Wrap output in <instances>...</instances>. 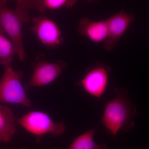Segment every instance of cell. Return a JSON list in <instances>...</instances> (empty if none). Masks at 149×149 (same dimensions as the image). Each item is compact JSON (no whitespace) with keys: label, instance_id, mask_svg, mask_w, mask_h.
Here are the masks:
<instances>
[{"label":"cell","instance_id":"obj_2","mask_svg":"<svg viewBox=\"0 0 149 149\" xmlns=\"http://www.w3.org/2000/svg\"><path fill=\"white\" fill-rule=\"evenodd\" d=\"M34 1H17L15 8L8 6L7 1L0 0V25L7 33L16 48L17 55L21 61L26 58L23 44L22 28L25 22L29 21V13L33 8Z\"/></svg>","mask_w":149,"mask_h":149},{"label":"cell","instance_id":"obj_13","mask_svg":"<svg viewBox=\"0 0 149 149\" xmlns=\"http://www.w3.org/2000/svg\"><path fill=\"white\" fill-rule=\"evenodd\" d=\"M3 33H0V64L5 67L11 65L17 52L13 43L4 35Z\"/></svg>","mask_w":149,"mask_h":149},{"label":"cell","instance_id":"obj_12","mask_svg":"<svg viewBox=\"0 0 149 149\" xmlns=\"http://www.w3.org/2000/svg\"><path fill=\"white\" fill-rule=\"evenodd\" d=\"M77 2L75 0H37L34 1L33 8L39 12L43 13L47 10L71 8Z\"/></svg>","mask_w":149,"mask_h":149},{"label":"cell","instance_id":"obj_7","mask_svg":"<svg viewBox=\"0 0 149 149\" xmlns=\"http://www.w3.org/2000/svg\"><path fill=\"white\" fill-rule=\"evenodd\" d=\"M30 29L41 43L48 48H56L63 42L62 32L56 22L45 15L33 17Z\"/></svg>","mask_w":149,"mask_h":149},{"label":"cell","instance_id":"obj_10","mask_svg":"<svg viewBox=\"0 0 149 149\" xmlns=\"http://www.w3.org/2000/svg\"><path fill=\"white\" fill-rule=\"evenodd\" d=\"M15 118L10 108L0 105V142L11 140L16 132Z\"/></svg>","mask_w":149,"mask_h":149},{"label":"cell","instance_id":"obj_11","mask_svg":"<svg viewBox=\"0 0 149 149\" xmlns=\"http://www.w3.org/2000/svg\"><path fill=\"white\" fill-rule=\"evenodd\" d=\"M97 128H92L77 137L65 149H107L106 144L98 145L95 143L94 136Z\"/></svg>","mask_w":149,"mask_h":149},{"label":"cell","instance_id":"obj_3","mask_svg":"<svg viewBox=\"0 0 149 149\" xmlns=\"http://www.w3.org/2000/svg\"><path fill=\"white\" fill-rule=\"evenodd\" d=\"M4 68L0 79V102L19 104L24 107H31V101L21 83L23 72L15 71L11 65Z\"/></svg>","mask_w":149,"mask_h":149},{"label":"cell","instance_id":"obj_4","mask_svg":"<svg viewBox=\"0 0 149 149\" xmlns=\"http://www.w3.org/2000/svg\"><path fill=\"white\" fill-rule=\"evenodd\" d=\"M19 125L28 132L37 136L50 133L54 137L61 136L66 127L62 122H55L47 113L31 111L19 118Z\"/></svg>","mask_w":149,"mask_h":149},{"label":"cell","instance_id":"obj_15","mask_svg":"<svg viewBox=\"0 0 149 149\" xmlns=\"http://www.w3.org/2000/svg\"><path fill=\"white\" fill-rule=\"evenodd\" d=\"M20 149H26L24 148H20Z\"/></svg>","mask_w":149,"mask_h":149},{"label":"cell","instance_id":"obj_14","mask_svg":"<svg viewBox=\"0 0 149 149\" xmlns=\"http://www.w3.org/2000/svg\"><path fill=\"white\" fill-rule=\"evenodd\" d=\"M1 32H4L3 31V29H2L1 27V25H0V33Z\"/></svg>","mask_w":149,"mask_h":149},{"label":"cell","instance_id":"obj_6","mask_svg":"<svg viewBox=\"0 0 149 149\" xmlns=\"http://www.w3.org/2000/svg\"><path fill=\"white\" fill-rule=\"evenodd\" d=\"M111 71L108 65L97 64L89 68L85 76L75 85L81 86L90 95L100 99L106 91Z\"/></svg>","mask_w":149,"mask_h":149},{"label":"cell","instance_id":"obj_5","mask_svg":"<svg viewBox=\"0 0 149 149\" xmlns=\"http://www.w3.org/2000/svg\"><path fill=\"white\" fill-rule=\"evenodd\" d=\"M66 65L62 61L51 62L45 60L42 55L38 56L32 64V76L24 85V89L29 90L34 87H44L50 84L59 76Z\"/></svg>","mask_w":149,"mask_h":149},{"label":"cell","instance_id":"obj_8","mask_svg":"<svg viewBox=\"0 0 149 149\" xmlns=\"http://www.w3.org/2000/svg\"><path fill=\"white\" fill-rule=\"evenodd\" d=\"M135 19L134 15L127 13L122 9L107 19L108 36L104 42V47L107 51L113 49Z\"/></svg>","mask_w":149,"mask_h":149},{"label":"cell","instance_id":"obj_1","mask_svg":"<svg viewBox=\"0 0 149 149\" xmlns=\"http://www.w3.org/2000/svg\"><path fill=\"white\" fill-rule=\"evenodd\" d=\"M114 92V98L106 104L101 123L116 139L119 130L128 132L134 128L137 109L128 96V89L116 88Z\"/></svg>","mask_w":149,"mask_h":149},{"label":"cell","instance_id":"obj_9","mask_svg":"<svg viewBox=\"0 0 149 149\" xmlns=\"http://www.w3.org/2000/svg\"><path fill=\"white\" fill-rule=\"evenodd\" d=\"M78 32L95 44L104 42L108 36L106 20L94 21L88 17H83L79 22Z\"/></svg>","mask_w":149,"mask_h":149}]
</instances>
